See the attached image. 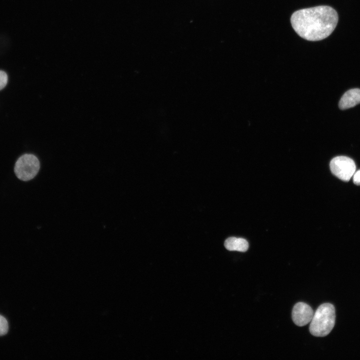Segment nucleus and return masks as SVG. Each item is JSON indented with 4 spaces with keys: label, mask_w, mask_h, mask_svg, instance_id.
<instances>
[{
    "label": "nucleus",
    "mask_w": 360,
    "mask_h": 360,
    "mask_svg": "<svg viewBox=\"0 0 360 360\" xmlns=\"http://www.w3.org/2000/svg\"><path fill=\"white\" fill-rule=\"evenodd\" d=\"M334 306L330 303L321 304L314 312L309 330L316 336H325L332 331L335 324Z\"/></svg>",
    "instance_id": "f03ea898"
},
{
    "label": "nucleus",
    "mask_w": 360,
    "mask_h": 360,
    "mask_svg": "<svg viewBox=\"0 0 360 360\" xmlns=\"http://www.w3.org/2000/svg\"><path fill=\"white\" fill-rule=\"evenodd\" d=\"M40 168V164L38 158L32 154H26L16 162L14 171L18 179L28 181L36 176Z\"/></svg>",
    "instance_id": "7ed1b4c3"
},
{
    "label": "nucleus",
    "mask_w": 360,
    "mask_h": 360,
    "mask_svg": "<svg viewBox=\"0 0 360 360\" xmlns=\"http://www.w3.org/2000/svg\"><path fill=\"white\" fill-rule=\"evenodd\" d=\"M8 325L7 320L3 316L0 315V336L7 334Z\"/></svg>",
    "instance_id": "6e6552de"
},
{
    "label": "nucleus",
    "mask_w": 360,
    "mask_h": 360,
    "mask_svg": "<svg viewBox=\"0 0 360 360\" xmlns=\"http://www.w3.org/2000/svg\"><path fill=\"white\" fill-rule=\"evenodd\" d=\"M224 246L228 250L246 252L248 248V243L244 238L230 237L224 242Z\"/></svg>",
    "instance_id": "0eeeda50"
},
{
    "label": "nucleus",
    "mask_w": 360,
    "mask_h": 360,
    "mask_svg": "<svg viewBox=\"0 0 360 360\" xmlns=\"http://www.w3.org/2000/svg\"><path fill=\"white\" fill-rule=\"evenodd\" d=\"M338 14L332 8L320 6L294 12L290 18L292 26L301 38L318 41L328 37L335 29Z\"/></svg>",
    "instance_id": "f257e3e1"
},
{
    "label": "nucleus",
    "mask_w": 360,
    "mask_h": 360,
    "mask_svg": "<svg viewBox=\"0 0 360 360\" xmlns=\"http://www.w3.org/2000/svg\"><path fill=\"white\" fill-rule=\"evenodd\" d=\"M354 183L358 186H360V170L355 172L353 175Z\"/></svg>",
    "instance_id": "9d476101"
},
{
    "label": "nucleus",
    "mask_w": 360,
    "mask_h": 360,
    "mask_svg": "<svg viewBox=\"0 0 360 360\" xmlns=\"http://www.w3.org/2000/svg\"><path fill=\"white\" fill-rule=\"evenodd\" d=\"M314 314L312 308L303 302L296 303L294 306L292 313L294 322L299 326H306L310 322Z\"/></svg>",
    "instance_id": "39448f33"
},
{
    "label": "nucleus",
    "mask_w": 360,
    "mask_h": 360,
    "mask_svg": "<svg viewBox=\"0 0 360 360\" xmlns=\"http://www.w3.org/2000/svg\"><path fill=\"white\" fill-rule=\"evenodd\" d=\"M360 103V89L353 88L346 92L342 96L338 104L340 108L346 110Z\"/></svg>",
    "instance_id": "423d86ee"
},
{
    "label": "nucleus",
    "mask_w": 360,
    "mask_h": 360,
    "mask_svg": "<svg viewBox=\"0 0 360 360\" xmlns=\"http://www.w3.org/2000/svg\"><path fill=\"white\" fill-rule=\"evenodd\" d=\"M8 75L2 70H0V90L3 89L8 83Z\"/></svg>",
    "instance_id": "1a4fd4ad"
},
{
    "label": "nucleus",
    "mask_w": 360,
    "mask_h": 360,
    "mask_svg": "<svg viewBox=\"0 0 360 360\" xmlns=\"http://www.w3.org/2000/svg\"><path fill=\"white\" fill-rule=\"evenodd\" d=\"M330 170L339 179L348 182L356 172L354 162L346 156H338L333 158L330 164Z\"/></svg>",
    "instance_id": "20e7f679"
}]
</instances>
